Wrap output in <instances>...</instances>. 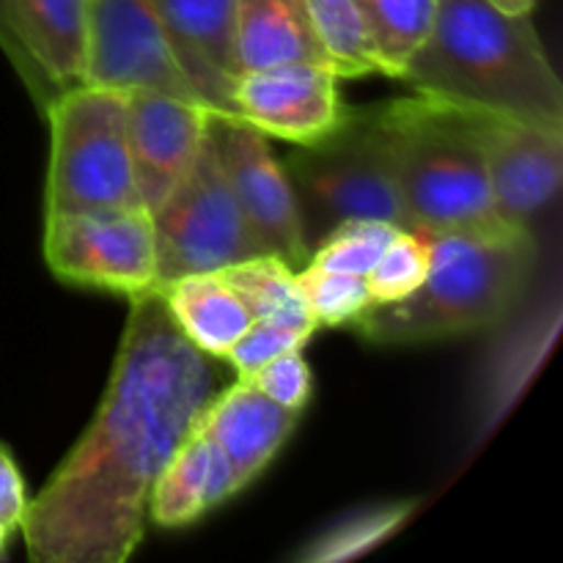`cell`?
Segmentation results:
<instances>
[{"label": "cell", "instance_id": "19", "mask_svg": "<svg viewBox=\"0 0 563 563\" xmlns=\"http://www.w3.org/2000/svg\"><path fill=\"white\" fill-rule=\"evenodd\" d=\"M234 53L240 75L291 60H324L306 0H236Z\"/></svg>", "mask_w": 563, "mask_h": 563}, {"label": "cell", "instance_id": "17", "mask_svg": "<svg viewBox=\"0 0 563 563\" xmlns=\"http://www.w3.org/2000/svg\"><path fill=\"white\" fill-rule=\"evenodd\" d=\"M11 25L27 58L55 88L86 77L88 0H5Z\"/></svg>", "mask_w": 563, "mask_h": 563}, {"label": "cell", "instance_id": "1", "mask_svg": "<svg viewBox=\"0 0 563 563\" xmlns=\"http://www.w3.org/2000/svg\"><path fill=\"white\" fill-rule=\"evenodd\" d=\"M130 317L97 416L31 498L22 542L33 563H124L143 542L152 487L212 399V357L181 335L154 289Z\"/></svg>", "mask_w": 563, "mask_h": 563}, {"label": "cell", "instance_id": "14", "mask_svg": "<svg viewBox=\"0 0 563 563\" xmlns=\"http://www.w3.org/2000/svg\"><path fill=\"white\" fill-rule=\"evenodd\" d=\"M152 5L198 102L220 119H240L234 104L236 0H152Z\"/></svg>", "mask_w": 563, "mask_h": 563}, {"label": "cell", "instance_id": "8", "mask_svg": "<svg viewBox=\"0 0 563 563\" xmlns=\"http://www.w3.org/2000/svg\"><path fill=\"white\" fill-rule=\"evenodd\" d=\"M44 258L60 280L132 297L154 289V223L146 207L44 214Z\"/></svg>", "mask_w": 563, "mask_h": 563}, {"label": "cell", "instance_id": "25", "mask_svg": "<svg viewBox=\"0 0 563 563\" xmlns=\"http://www.w3.org/2000/svg\"><path fill=\"white\" fill-rule=\"evenodd\" d=\"M297 284L317 328H350L366 308L374 306L366 278L361 275L300 267Z\"/></svg>", "mask_w": 563, "mask_h": 563}, {"label": "cell", "instance_id": "28", "mask_svg": "<svg viewBox=\"0 0 563 563\" xmlns=\"http://www.w3.org/2000/svg\"><path fill=\"white\" fill-rule=\"evenodd\" d=\"M311 335L313 333H308V330L289 328V324L253 322L251 328H247V333L236 341L234 350L225 355V363H231L236 377H242V374H251L253 368H258L262 363H267L269 357L280 355V352L306 350Z\"/></svg>", "mask_w": 563, "mask_h": 563}, {"label": "cell", "instance_id": "21", "mask_svg": "<svg viewBox=\"0 0 563 563\" xmlns=\"http://www.w3.org/2000/svg\"><path fill=\"white\" fill-rule=\"evenodd\" d=\"M324 60L339 80L383 75L377 47L355 0H306Z\"/></svg>", "mask_w": 563, "mask_h": 563}, {"label": "cell", "instance_id": "16", "mask_svg": "<svg viewBox=\"0 0 563 563\" xmlns=\"http://www.w3.org/2000/svg\"><path fill=\"white\" fill-rule=\"evenodd\" d=\"M242 493L223 451L198 427L187 432L163 467L148 498V520L159 528H187Z\"/></svg>", "mask_w": 563, "mask_h": 563}, {"label": "cell", "instance_id": "12", "mask_svg": "<svg viewBox=\"0 0 563 563\" xmlns=\"http://www.w3.org/2000/svg\"><path fill=\"white\" fill-rule=\"evenodd\" d=\"M339 75L324 60H291L242 71L234 86L236 115L267 137L308 146L344 119Z\"/></svg>", "mask_w": 563, "mask_h": 563}, {"label": "cell", "instance_id": "5", "mask_svg": "<svg viewBox=\"0 0 563 563\" xmlns=\"http://www.w3.org/2000/svg\"><path fill=\"white\" fill-rule=\"evenodd\" d=\"M44 119L49 124L47 214L143 207L130 152V93L77 82L49 99Z\"/></svg>", "mask_w": 563, "mask_h": 563}, {"label": "cell", "instance_id": "6", "mask_svg": "<svg viewBox=\"0 0 563 563\" xmlns=\"http://www.w3.org/2000/svg\"><path fill=\"white\" fill-rule=\"evenodd\" d=\"M286 174L302 212L313 209L330 229L344 220H385L399 229H412L396 185L379 108H346L330 135L295 146L286 159Z\"/></svg>", "mask_w": 563, "mask_h": 563}, {"label": "cell", "instance_id": "3", "mask_svg": "<svg viewBox=\"0 0 563 563\" xmlns=\"http://www.w3.org/2000/svg\"><path fill=\"white\" fill-rule=\"evenodd\" d=\"M427 236L432 245L427 280L405 300L366 308L350 324L372 344H427L498 328L537 269L533 231Z\"/></svg>", "mask_w": 563, "mask_h": 563}, {"label": "cell", "instance_id": "9", "mask_svg": "<svg viewBox=\"0 0 563 563\" xmlns=\"http://www.w3.org/2000/svg\"><path fill=\"white\" fill-rule=\"evenodd\" d=\"M214 148L240 212L262 253L284 258L289 267H306L311 256L306 220L295 185L269 148V137L242 119L212 115Z\"/></svg>", "mask_w": 563, "mask_h": 563}, {"label": "cell", "instance_id": "15", "mask_svg": "<svg viewBox=\"0 0 563 563\" xmlns=\"http://www.w3.org/2000/svg\"><path fill=\"white\" fill-rule=\"evenodd\" d=\"M297 421L300 412L275 405L247 379L236 377V383L225 390H214L196 427L223 451L234 467L236 482L245 489L278 456Z\"/></svg>", "mask_w": 563, "mask_h": 563}, {"label": "cell", "instance_id": "30", "mask_svg": "<svg viewBox=\"0 0 563 563\" xmlns=\"http://www.w3.org/2000/svg\"><path fill=\"white\" fill-rule=\"evenodd\" d=\"M0 53L5 55V60L11 64V69L16 71V77H20V82L25 86V91L31 93L33 104H36V108L44 113L49 104V99H53L58 91H55V88L44 80L42 71L33 66V60L27 58L25 49H22L20 38H16V33H14V25H11L9 5H5V0H0Z\"/></svg>", "mask_w": 563, "mask_h": 563}, {"label": "cell", "instance_id": "23", "mask_svg": "<svg viewBox=\"0 0 563 563\" xmlns=\"http://www.w3.org/2000/svg\"><path fill=\"white\" fill-rule=\"evenodd\" d=\"M399 231V225L385 220H344L324 234L317 251L308 256L306 267L366 278Z\"/></svg>", "mask_w": 563, "mask_h": 563}, {"label": "cell", "instance_id": "4", "mask_svg": "<svg viewBox=\"0 0 563 563\" xmlns=\"http://www.w3.org/2000/svg\"><path fill=\"white\" fill-rule=\"evenodd\" d=\"M379 121L412 231L471 236L520 231L495 212L476 110L412 91L379 104Z\"/></svg>", "mask_w": 563, "mask_h": 563}, {"label": "cell", "instance_id": "26", "mask_svg": "<svg viewBox=\"0 0 563 563\" xmlns=\"http://www.w3.org/2000/svg\"><path fill=\"white\" fill-rule=\"evenodd\" d=\"M410 515V504H390L377 506V509L361 511L357 517H346L344 522L330 528L324 537H319L306 553L300 555L302 561H341L355 559V555L366 553V550L377 548L383 539H388L396 528L405 522Z\"/></svg>", "mask_w": 563, "mask_h": 563}, {"label": "cell", "instance_id": "7", "mask_svg": "<svg viewBox=\"0 0 563 563\" xmlns=\"http://www.w3.org/2000/svg\"><path fill=\"white\" fill-rule=\"evenodd\" d=\"M157 280L168 284L192 273H220L262 256L220 165L212 132L190 174L152 209Z\"/></svg>", "mask_w": 563, "mask_h": 563}, {"label": "cell", "instance_id": "22", "mask_svg": "<svg viewBox=\"0 0 563 563\" xmlns=\"http://www.w3.org/2000/svg\"><path fill=\"white\" fill-rule=\"evenodd\" d=\"M377 47L383 75L396 80L429 33L438 0H355Z\"/></svg>", "mask_w": 563, "mask_h": 563}, {"label": "cell", "instance_id": "11", "mask_svg": "<svg viewBox=\"0 0 563 563\" xmlns=\"http://www.w3.org/2000/svg\"><path fill=\"white\" fill-rule=\"evenodd\" d=\"M476 115L495 212L509 229L533 231L561 190L563 126L482 110Z\"/></svg>", "mask_w": 563, "mask_h": 563}, {"label": "cell", "instance_id": "20", "mask_svg": "<svg viewBox=\"0 0 563 563\" xmlns=\"http://www.w3.org/2000/svg\"><path fill=\"white\" fill-rule=\"evenodd\" d=\"M220 273L240 291L245 306L251 308L253 322L289 324V328L308 330V333L319 330L308 311L300 284H297V269L289 267L284 258L262 253V256L231 264Z\"/></svg>", "mask_w": 563, "mask_h": 563}, {"label": "cell", "instance_id": "27", "mask_svg": "<svg viewBox=\"0 0 563 563\" xmlns=\"http://www.w3.org/2000/svg\"><path fill=\"white\" fill-rule=\"evenodd\" d=\"M242 379H247L253 388L262 390L275 405L286 407L291 412H300V416L313 390L311 368H308L302 350L280 352V355L269 357L267 363L253 368L251 374H242Z\"/></svg>", "mask_w": 563, "mask_h": 563}, {"label": "cell", "instance_id": "29", "mask_svg": "<svg viewBox=\"0 0 563 563\" xmlns=\"http://www.w3.org/2000/svg\"><path fill=\"white\" fill-rule=\"evenodd\" d=\"M31 498H27L25 478L16 467L11 451L0 443V561L9 559L14 537H20L22 522Z\"/></svg>", "mask_w": 563, "mask_h": 563}, {"label": "cell", "instance_id": "18", "mask_svg": "<svg viewBox=\"0 0 563 563\" xmlns=\"http://www.w3.org/2000/svg\"><path fill=\"white\" fill-rule=\"evenodd\" d=\"M170 319L207 357L225 361L253 324L251 308L223 273H192L154 286Z\"/></svg>", "mask_w": 563, "mask_h": 563}, {"label": "cell", "instance_id": "2", "mask_svg": "<svg viewBox=\"0 0 563 563\" xmlns=\"http://www.w3.org/2000/svg\"><path fill=\"white\" fill-rule=\"evenodd\" d=\"M396 80L482 113L563 126V86L531 14H506L487 0H438L432 27Z\"/></svg>", "mask_w": 563, "mask_h": 563}, {"label": "cell", "instance_id": "10", "mask_svg": "<svg viewBox=\"0 0 563 563\" xmlns=\"http://www.w3.org/2000/svg\"><path fill=\"white\" fill-rule=\"evenodd\" d=\"M91 86L154 88L198 102L152 0H88L86 77ZM201 104V102H198Z\"/></svg>", "mask_w": 563, "mask_h": 563}, {"label": "cell", "instance_id": "13", "mask_svg": "<svg viewBox=\"0 0 563 563\" xmlns=\"http://www.w3.org/2000/svg\"><path fill=\"white\" fill-rule=\"evenodd\" d=\"M130 93V152L137 192L152 212L187 174L207 143L212 113L154 88Z\"/></svg>", "mask_w": 563, "mask_h": 563}, {"label": "cell", "instance_id": "24", "mask_svg": "<svg viewBox=\"0 0 563 563\" xmlns=\"http://www.w3.org/2000/svg\"><path fill=\"white\" fill-rule=\"evenodd\" d=\"M429 267H432V245H429V236L423 231L401 229L388 242V247L377 258L372 273L366 275L374 306L405 300L407 295H412L427 280Z\"/></svg>", "mask_w": 563, "mask_h": 563}, {"label": "cell", "instance_id": "31", "mask_svg": "<svg viewBox=\"0 0 563 563\" xmlns=\"http://www.w3.org/2000/svg\"><path fill=\"white\" fill-rule=\"evenodd\" d=\"M495 9L506 11V14H533L539 0H487Z\"/></svg>", "mask_w": 563, "mask_h": 563}]
</instances>
